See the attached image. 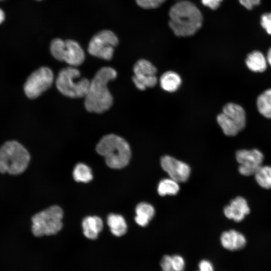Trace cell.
Here are the masks:
<instances>
[{
    "instance_id": "obj_26",
    "label": "cell",
    "mask_w": 271,
    "mask_h": 271,
    "mask_svg": "<svg viewBox=\"0 0 271 271\" xmlns=\"http://www.w3.org/2000/svg\"><path fill=\"white\" fill-rule=\"evenodd\" d=\"M132 81L137 87L140 90H145L147 87H154L157 83L158 79L156 75L148 76H141L134 75Z\"/></svg>"
},
{
    "instance_id": "obj_3",
    "label": "cell",
    "mask_w": 271,
    "mask_h": 271,
    "mask_svg": "<svg viewBox=\"0 0 271 271\" xmlns=\"http://www.w3.org/2000/svg\"><path fill=\"white\" fill-rule=\"evenodd\" d=\"M96 150L104 157L107 165L112 169H121L129 163L130 148L122 138L114 134L103 137L97 144Z\"/></svg>"
},
{
    "instance_id": "obj_34",
    "label": "cell",
    "mask_w": 271,
    "mask_h": 271,
    "mask_svg": "<svg viewBox=\"0 0 271 271\" xmlns=\"http://www.w3.org/2000/svg\"><path fill=\"white\" fill-rule=\"evenodd\" d=\"M266 60L268 63L271 66V48L269 49L267 54Z\"/></svg>"
},
{
    "instance_id": "obj_17",
    "label": "cell",
    "mask_w": 271,
    "mask_h": 271,
    "mask_svg": "<svg viewBox=\"0 0 271 271\" xmlns=\"http://www.w3.org/2000/svg\"><path fill=\"white\" fill-rule=\"evenodd\" d=\"M245 63L249 70L255 72H264L267 67L265 57L258 51H254L249 53L245 60Z\"/></svg>"
},
{
    "instance_id": "obj_19",
    "label": "cell",
    "mask_w": 271,
    "mask_h": 271,
    "mask_svg": "<svg viewBox=\"0 0 271 271\" xmlns=\"http://www.w3.org/2000/svg\"><path fill=\"white\" fill-rule=\"evenodd\" d=\"M107 222L111 233L114 235L120 237L126 233L127 225L122 216L110 214L107 217Z\"/></svg>"
},
{
    "instance_id": "obj_15",
    "label": "cell",
    "mask_w": 271,
    "mask_h": 271,
    "mask_svg": "<svg viewBox=\"0 0 271 271\" xmlns=\"http://www.w3.org/2000/svg\"><path fill=\"white\" fill-rule=\"evenodd\" d=\"M82 228L84 236L90 239H95L103 228V222L97 216H87L82 221Z\"/></svg>"
},
{
    "instance_id": "obj_10",
    "label": "cell",
    "mask_w": 271,
    "mask_h": 271,
    "mask_svg": "<svg viewBox=\"0 0 271 271\" xmlns=\"http://www.w3.org/2000/svg\"><path fill=\"white\" fill-rule=\"evenodd\" d=\"M236 159L239 164L238 171L245 176L254 175L262 165V153L257 149L240 150L236 153Z\"/></svg>"
},
{
    "instance_id": "obj_33",
    "label": "cell",
    "mask_w": 271,
    "mask_h": 271,
    "mask_svg": "<svg viewBox=\"0 0 271 271\" xmlns=\"http://www.w3.org/2000/svg\"><path fill=\"white\" fill-rule=\"evenodd\" d=\"M240 3L247 9L251 10L260 3V0H239Z\"/></svg>"
},
{
    "instance_id": "obj_36",
    "label": "cell",
    "mask_w": 271,
    "mask_h": 271,
    "mask_svg": "<svg viewBox=\"0 0 271 271\" xmlns=\"http://www.w3.org/2000/svg\"><path fill=\"white\" fill-rule=\"evenodd\" d=\"M37 1H41V0H37Z\"/></svg>"
},
{
    "instance_id": "obj_27",
    "label": "cell",
    "mask_w": 271,
    "mask_h": 271,
    "mask_svg": "<svg viewBox=\"0 0 271 271\" xmlns=\"http://www.w3.org/2000/svg\"><path fill=\"white\" fill-rule=\"evenodd\" d=\"M166 0H136L137 4L144 9H155L159 7Z\"/></svg>"
},
{
    "instance_id": "obj_22",
    "label": "cell",
    "mask_w": 271,
    "mask_h": 271,
    "mask_svg": "<svg viewBox=\"0 0 271 271\" xmlns=\"http://www.w3.org/2000/svg\"><path fill=\"white\" fill-rule=\"evenodd\" d=\"M134 75L148 76L155 75L157 73V68L150 61L145 59L138 60L133 67Z\"/></svg>"
},
{
    "instance_id": "obj_14",
    "label": "cell",
    "mask_w": 271,
    "mask_h": 271,
    "mask_svg": "<svg viewBox=\"0 0 271 271\" xmlns=\"http://www.w3.org/2000/svg\"><path fill=\"white\" fill-rule=\"evenodd\" d=\"M223 113L228 116L238 127L243 129L246 125L245 112L240 105L234 103H228L223 107Z\"/></svg>"
},
{
    "instance_id": "obj_30",
    "label": "cell",
    "mask_w": 271,
    "mask_h": 271,
    "mask_svg": "<svg viewBox=\"0 0 271 271\" xmlns=\"http://www.w3.org/2000/svg\"><path fill=\"white\" fill-rule=\"evenodd\" d=\"M162 271H173L172 256L169 255H164L160 262Z\"/></svg>"
},
{
    "instance_id": "obj_13",
    "label": "cell",
    "mask_w": 271,
    "mask_h": 271,
    "mask_svg": "<svg viewBox=\"0 0 271 271\" xmlns=\"http://www.w3.org/2000/svg\"><path fill=\"white\" fill-rule=\"evenodd\" d=\"M220 242L224 248L234 251L243 248L246 245V239L243 234L232 229L222 233Z\"/></svg>"
},
{
    "instance_id": "obj_18",
    "label": "cell",
    "mask_w": 271,
    "mask_h": 271,
    "mask_svg": "<svg viewBox=\"0 0 271 271\" xmlns=\"http://www.w3.org/2000/svg\"><path fill=\"white\" fill-rule=\"evenodd\" d=\"M136 213L135 221L137 223L141 226H145L153 217L155 209L151 204L141 202L137 206Z\"/></svg>"
},
{
    "instance_id": "obj_35",
    "label": "cell",
    "mask_w": 271,
    "mask_h": 271,
    "mask_svg": "<svg viewBox=\"0 0 271 271\" xmlns=\"http://www.w3.org/2000/svg\"><path fill=\"white\" fill-rule=\"evenodd\" d=\"M5 15L4 11L0 9V24L4 21Z\"/></svg>"
},
{
    "instance_id": "obj_2",
    "label": "cell",
    "mask_w": 271,
    "mask_h": 271,
    "mask_svg": "<svg viewBox=\"0 0 271 271\" xmlns=\"http://www.w3.org/2000/svg\"><path fill=\"white\" fill-rule=\"evenodd\" d=\"M169 25L174 34L179 37L193 35L201 28L203 18L197 7L189 1L174 4L169 12Z\"/></svg>"
},
{
    "instance_id": "obj_29",
    "label": "cell",
    "mask_w": 271,
    "mask_h": 271,
    "mask_svg": "<svg viewBox=\"0 0 271 271\" xmlns=\"http://www.w3.org/2000/svg\"><path fill=\"white\" fill-rule=\"evenodd\" d=\"M260 24L266 32L271 35V13L263 14L261 17Z\"/></svg>"
},
{
    "instance_id": "obj_16",
    "label": "cell",
    "mask_w": 271,
    "mask_h": 271,
    "mask_svg": "<svg viewBox=\"0 0 271 271\" xmlns=\"http://www.w3.org/2000/svg\"><path fill=\"white\" fill-rule=\"evenodd\" d=\"M182 83L180 76L176 72L169 71L162 74L160 79L161 88L169 92H174L178 89Z\"/></svg>"
},
{
    "instance_id": "obj_37",
    "label": "cell",
    "mask_w": 271,
    "mask_h": 271,
    "mask_svg": "<svg viewBox=\"0 0 271 271\" xmlns=\"http://www.w3.org/2000/svg\"><path fill=\"white\" fill-rule=\"evenodd\" d=\"M0 1H3V0H0Z\"/></svg>"
},
{
    "instance_id": "obj_11",
    "label": "cell",
    "mask_w": 271,
    "mask_h": 271,
    "mask_svg": "<svg viewBox=\"0 0 271 271\" xmlns=\"http://www.w3.org/2000/svg\"><path fill=\"white\" fill-rule=\"evenodd\" d=\"M161 165L170 178L177 182L187 180L190 174V168L186 163L172 157L165 156L161 158Z\"/></svg>"
},
{
    "instance_id": "obj_32",
    "label": "cell",
    "mask_w": 271,
    "mask_h": 271,
    "mask_svg": "<svg viewBox=\"0 0 271 271\" xmlns=\"http://www.w3.org/2000/svg\"><path fill=\"white\" fill-rule=\"evenodd\" d=\"M222 1V0H201L202 3L204 6L212 10L217 9Z\"/></svg>"
},
{
    "instance_id": "obj_8",
    "label": "cell",
    "mask_w": 271,
    "mask_h": 271,
    "mask_svg": "<svg viewBox=\"0 0 271 271\" xmlns=\"http://www.w3.org/2000/svg\"><path fill=\"white\" fill-rule=\"evenodd\" d=\"M118 43V38L112 32L109 30L101 31L91 39L88 51L93 56L109 60L113 56L114 48Z\"/></svg>"
},
{
    "instance_id": "obj_12",
    "label": "cell",
    "mask_w": 271,
    "mask_h": 271,
    "mask_svg": "<svg viewBox=\"0 0 271 271\" xmlns=\"http://www.w3.org/2000/svg\"><path fill=\"white\" fill-rule=\"evenodd\" d=\"M250 208L247 201L242 197L238 196L232 200L224 208L225 216L236 222H240L249 213Z\"/></svg>"
},
{
    "instance_id": "obj_9",
    "label": "cell",
    "mask_w": 271,
    "mask_h": 271,
    "mask_svg": "<svg viewBox=\"0 0 271 271\" xmlns=\"http://www.w3.org/2000/svg\"><path fill=\"white\" fill-rule=\"evenodd\" d=\"M53 81L52 70L47 67H41L27 78L24 86V92L29 98H36L47 90Z\"/></svg>"
},
{
    "instance_id": "obj_24",
    "label": "cell",
    "mask_w": 271,
    "mask_h": 271,
    "mask_svg": "<svg viewBox=\"0 0 271 271\" xmlns=\"http://www.w3.org/2000/svg\"><path fill=\"white\" fill-rule=\"evenodd\" d=\"M73 176L74 179L78 182L87 183L93 178L91 169L82 163L76 165L73 170Z\"/></svg>"
},
{
    "instance_id": "obj_1",
    "label": "cell",
    "mask_w": 271,
    "mask_h": 271,
    "mask_svg": "<svg viewBox=\"0 0 271 271\" xmlns=\"http://www.w3.org/2000/svg\"><path fill=\"white\" fill-rule=\"evenodd\" d=\"M117 76L115 69L110 67L100 68L90 81L84 100L86 109L90 112L103 113L113 103V97L107 87V83Z\"/></svg>"
},
{
    "instance_id": "obj_25",
    "label": "cell",
    "mask_w": 271,
    "mask_h": 271,
    "mask_svg": "<svg viewBox=\"0 0 271 271\" xmlns=\"http://www.w3.org/2000/svg\"><path fill=\"white\" fill-rule=\"evenodd\" d=\"M179 190L178 183L171 178L161 180L158 187V194L162 196L166 195H175Z\"/></svg>"
},
{
    "instance_id": "obj_23",
    "label": "cell",
    "mask_w": 271,
    "mask_h": 271,
    "mask_svg": "<svg viewBox=\"0 0 271 271\" xmlns=\"http://www.w3.org/2000/svg\"><path fill=\"white\" fill-rule=\"evenodd\" d=\"M254 175L260 187L266 189H271V166L261 165Z\"/></svg>"
},
{
    "instance_id": "obj_4",
    "label": "cell",
    "mask_w": 271,
    "mask_h": 271,
    "mask_svg": "<svg viewBox=\"0 0 271 271\" xmlns=\"http://www.w3.org/2000/svg\"><path fill=\"white\" fill-rule=\"evenodd\" d=\"M30 156L27 149L18 142L8 141L0 148V172L19 175L27 169Z\"/></svg>"
},
{
    "instance_id": "obj_20",
    "label": "cell",
    "mask_w": 271,
    "mask_h": 271,
    "mask_svg": "<svg viewBox=\"0 0 271 271\" xmlns=\"http://www.w3.org/2000/svg\"><path fill=\"white\" fill-rule=\"evenodd\" d=\"M256 105L262 115L271 118V88L265 90L258 96Z\"/></svg>"
},
{
    "instance_id": "obj_21",
    "label": "cell",
    "mask_w": 271,
    "mask_h": 271,
    "mask_svg": "<svg viewBox=\"0 0 271 271\" xmlns=\"http://www.w3.org/2000/svg\"><path fill=\"white\" fill-rule=\"evenodd\" d=\"M216 120L223 133L226 136H235L240 131L237 125L223 112L217 116Z\"/></svg>"
},
{
    "instance_id": "obj_5",
    "label": "cell",
    "mask_w": 271,
    "mask_h": 271,
    "mask_svg": "<svg viewBox=\"0 0 271 271\" xmlns=\"http://www.w3.org/2000/svg\"><path fill=\"white\" fill-rule=\"evenodd\" d=\"M80 72L75 67L70 66L62 69L56 79V86L59 91L64 96L70 98L84 97L88 91L90 81L83 78L78 81Z\"/></svg>"
},
{
    "instance_id": "obj_6",
    "label": "cell",
    "mask_w": 271,
    "mask_h": 271,
    "mask_svg": "<svg viewBox=\"0 0 271 271\" xmlns=\"http://www.w3.org/2000/svg\"><path fill=\"white\" fill-rule=\"evenodd\" d=\"M63 211L58 206H51L36 214L32 218V231L40 237L54 235L62 228Z\"/></svg>"
},
{
    "instance_id": "obj_28",
    "label": "cell",
    "mask_w": 271,
    "mask_h": 271,
    "mask_svg": "<svg viewBox=\"0 0 271 271\" xmlns=\"http://www.w3.org/2000/svg\"><path fill=\"white\" fill-rule=\"evenodd\" d=\"M172 262L173 271H184L185 268V261L184 258L180 255L172 256Z\"/></svg>"
},
{
    "instance_id": "obj_31",
    "label": "cell",
    "mask_w": 271,
    "mask_h": 271,
    "mask_svg": "<svg viewBox=\"0 0 271 271\" xmlns=\"http://www.w3.org/2000/svg\"><path fill=\"white\" fill-rule=\"evenodd\" d=\"M198 268V271H214L212 263L207 259L201 260L199 263Z\"/></svg>"
},
{
    "instance_id": "obj_7",
    "label": "cell",
    "mask_w": 271,
    "mask_h": 271,
    "mask_svg": "<svg viewBox=\"0 0 271 271\" xmlns=\"http://www.w3.org/2000/svg\"><path fill=\"white\" fill-rule=\"evenodd\" d=\"M50 52L56 59L64 61L72 67L81 65L85 59L82 48L77 42L71 40H53L50 44Z\"/></svg>"
}]
</instances>
